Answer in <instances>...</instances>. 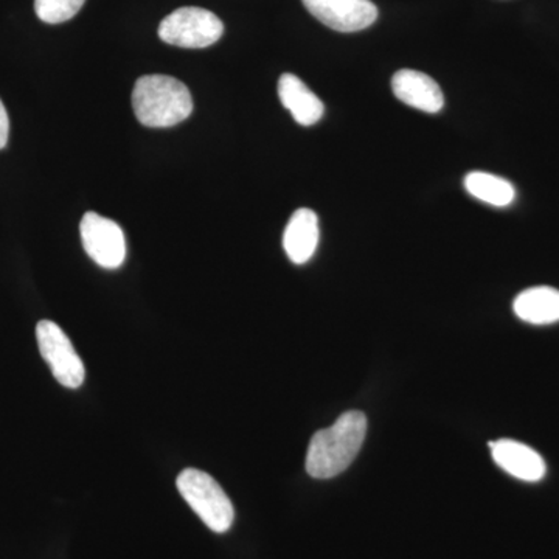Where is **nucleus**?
Wrapping results in <instances>:
<instances>
[{"label": "nucleus", "mask_w": 559, "mask_h": 559, "mask_svg": "<svg viewBox=\"0 0 559 559\" xmlns=\"http://www.w3.org/2000/svg\"><path fill=\"white\" fill-rule=\"evenodd\" d=\"M86 0H35L36 16L46 24H62L83 9Z\"/></svg>", "instance_id": "obj_14"}, {"label": "nucleus", "mask_w": 559, "mask_h": 559, "mask_svg": "<svg viewBox=\"0 0 559 559\" xmlns=\"http://www.w3.org/2000/svg\"><path fill=\"white\" fill-rule=\"evenodd\" d=\"M81 241L87 255L105 270H119L127 259V240L116 221L87 212L80 224Z\"/></svg>", "instance_id": "obj_6"}, {"label": "nucleus", "mask_w": 559, "mask_h": 559, "mask_svg": "<svg viewBox=\"0 0 559 559\" xmlns=\"http://www.w3.org/2000/svg\"><path fill=\"white\" fill-rule=\"evenodd\" d=\"M465 189L471 197L492 205V207H509L516 198L513 183L484 171H473L466 175Z\"/></svg>", "instance_id": "obj_13"}, {"label": "nucleus", "mask_w": 559, "mask_h": 559, "mask_svg": "<svg viewBox=\"0 0 559 559\" xmlns=\"http://www.w3.org/2000/svg\"><path fill=\"white\" fill-rule=\"evenodd\" d=\"M367 433V418L362 412L349 411L329 429L312 437L307 454V471L314 479L340 476L359 454Z\"/></svg>", "instance_id": "obj_1"}, {"label": "nucleus", "mask_w": 559, "mask_h": 559, "mask_svg": "<svg viewBox=\"0 0 559 559\" xmlns=\"http://www.w3.org/2000/svg\"><path fill=\"white\" fill-rule=\"evenodd\" d=\"M40 356L50 367L55 380L68 389H79L86 378L83 360L68 334L51 320H40L36 326Z\"/></svg>", "instance_id": "obj_5"}, {"label": "nucleus", "mask_w": 559, "mask_h": 559, "mask_svg": "<svg viewBox=\"0 0 559 559\" xmlns=\"http://www.w3.org/2000/svg\"><path fill=\"white\" fill-rule=\"evenodd\" d=\"M392 90L400 102L423 112L436 114L444 106L439 84L426 73L403 69L392 79Z\"/></svg>", "instance_id": "obj_8"}, {"label": "nucleus", "mask_w": 559, "mask_h": 559, "mask_svg": "<svg viewBox=\"0 0 559 559\" xmlns=\"http://www.w3.org/2000/svg\"><path fill=\"white\" fill-rule=\"evenodd\" d=\"M489 448L496 465L510 476L524 481H539L546 476V462L527 444L514 440H499L491 441Z\"/></svg>", "instance_id": "obj_9"}, {"label": "nucleus", "mask_w": 559, "mask_h": 559, "mask_svg": "<svg viewBox=\"0 0 559 559\" xmlns=\"http://www.w3.org/2000/svg\"><path fill=\"white\" fill-rule=\"evenodd\" d=\"M319 237L318 215L310 209H299L294 212L286 226L283 248L293 263L305 264L314 255Z\"/></svg>", "instance_id": "obj_11"}, {"label": "nucleus", "mask_w": 559, "mask_h": 559, "mask_svg": "<svg viewBox=\"0 0 559 559\" xmlns=\"http://www.w3.org/2000/svg\"><path fill=\"white\" fill-rule=\"evenodd\" d=\"M132 108L143 127L170 128L193 112V98L182 81L168 75H145L132 91Z\"/></svg>", "instance_id": "obj_2"}, {"label": "nucleus", "mask_w": 559, "mask_h": 559, "mask_svg": "<svg viewBox=\"0 0 559 559\" xmlns=\"http://www.w3.org/2000/svg\"><path fill=\"white\" fill-rule=\"evenodd\" d=\"M223 33V21L212 11L198 7L173 11L159 25V38L182 49H205L218 43Z\"/></svg>", "instance_id": "obj_4"}, {"label": "nucleus", "mask_w": 559, "mask_h": 559, "mask_svg": "<svg viewBox=\"0 0 559 559\" xmlns=\"http://www.w3.org/2000/svg\"><path fill=\"white\" fill-rule=\"evenodd\" d=\"M180 496L212 532L226 533L235 520L229 496L218 481L201 469H183L176 480Z\"/></svg>", "instance_id": "obj_3"}, {"label": "nucleus", "mask_w": 559, "mask_h": 559, "mask_svg": "<svg viewBox=\"0 0 559 559\" xmlns=\"http://www.w3.org/2000/svg\"><path fill=\"white\" fill-rule=\"evenodd\" d=\"M278 97L282 105L289 110L290 116L301 127H311L318 123L325 112V106L314 94L293 73H283L278 80Z\"/></svg>", "instance_id": "obj_10"}, {"label": "nucleus", "mask_w": 559, "mask_h": 559, "mask_svg": "<svg viewBox=\"0 0 559 559\" xmlns=\"http://www.w3.org/2000/svg\"><path fill=\"white\" fill-rule=\"evenodd\" d=\"M10 135V119L9 112H7L5 106L0 100V150L5 148L9 143Z\"/></svg>", "instance_id": "obj_15"}, {"label": "nucleus", "mask_w": 559, "mask_h": 559, "mask_svg": "<svg viewBox=\"0 0 559 559\" xmlns=\"http://www.w3.org/2000/svg\"><path fill=\"white\" fill-rule=\"evenodd\" d=\"M514 314L533 325L559 322V290L550 286L525 289L514 299Z\"/></svg>", "instance_id": "obj_12"}, {"label": "nucleus", "mask_w": 559, "mask_h": 559, "mask_svg": "<svg viewBox=\"0 0 559 559\" xmlns=\"http://www.w3.org/2000/svg\"><path fill=\"white\" fill-rule=\"evenodd\" d=\"M316 20L341 33L366 31L378 20V9L370 0H301Z\"/></svg>", "instance_id": "obj_7"}]
</instances>
